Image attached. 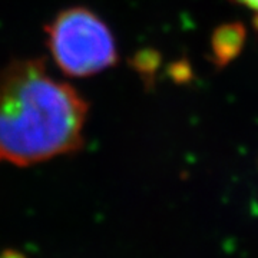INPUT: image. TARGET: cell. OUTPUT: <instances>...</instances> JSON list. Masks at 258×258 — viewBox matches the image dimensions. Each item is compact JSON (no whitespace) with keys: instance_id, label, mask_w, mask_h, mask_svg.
I'll return each instance as SVG.
<instances>
[{"instance_id":"1","label":"cell","mask_w":258,"mask_h":258,"mask_svg":"<svg viewBox=\"0 0 258 258\" xmlns=\"http://www.w3.org/2000/svg\"><path fill=\"white\" fill-rule=\"evenodd\" d=\"M88 105L39 59L0 72V162L26 166L79 149Z\"/></svg>"},{"instance_id":"2","label":"cell","mask_w":258,"mask_h":258,"mask_svg":"<svg viewBox=\"0 0 258 258\" xmlns=\"http://www.w3.org/2000/svg\"><path fill=\"white\" fill-rule=\"evenodd\" d=\"M47 46L59 69L72 78L92 76L118 59L113 35L93 12L71 8L46 28Z\"/></svg>"},{"instance_id":"3","label":"cell","mask_w":258,"mask_h":258,"mask_svg":"<svg viewBox=\"0 0 258 258\" xmlns=\"http://www.w3.org/2000/svg\"><path fill=\"white\" fill-rule=\"evenodd\" d=\"M245 29L241 23H225L214 32L212 57L218 66H225L240 55L245 42Z\"/></svg>"},{"instance_id":"4","label":"cell","mask_w":258,"mask_h":258,"mask_svg":"<svg viewBox=\"0 0 258 258\" xmlns=\"http://www.w3.org/2000/svg\"><path fill=\"white\" fill-rule=\"evenodd\" d=\"M232 2H237L240 5H244V6H247L252 12H255V20H257L258 25V0H232Z\"/></svg>"},{"instance_id":"5","label":"cell","mask_w":258,"mask_h":258,"mask_svg":"<svg viewBox=\"0 0 258 258\" xmlns=\"http://www.w3.org/2000/svg\"><path fill=\"white\" fill-rule=\"evenodd\" d=\"M0 258H25L22 254H19L16 251H8V252H3Z\"/></svg>"}]
</instances>
